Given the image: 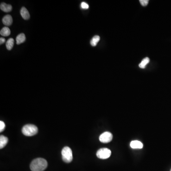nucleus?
I'll use <instances>...</instances> for the list:
<instances>
[{
  "instance_id": "nucleus-1",
  "label": "nucleus",
  "mask_w": 171,
  "mask_h": 171,
  "mask_svg": "<svg viewBox=\"0 0 171 171\" xmlns=\"http://www.w3.org/2000/svg\"><path fill=\"white\" fill-rule=\"evenodd\" d=\"M47 161L42 158H38L33 160L30 165L32 171H43L47 167Z\"/></svg>"
},
{
  "instance_id": "nucleus-2",
  "label": "nucleus",
  "mask_w": 171,
  "mask_h": 171,
  "mask_svg": "<svg viewBox=\"0 0 171 171\" xmlns=\"http://www.w3.org/2000/svg\"><path fill=\"white\" fill-rule=\"evenodd\" d=\"M38 132L37 127L32 124H27L22 128V133L24 135L27 136H32L37 134Z\"/></svg>"
},
{
  "instance_id": "nucleus-3",
  "label": "nucleus",
  "mask_w": 171,
  "mask_h": 171,
  "mask_svg": "<svg viewBox=\"0 0 171 171\" xmlns=\"http://www.w3.org/2000/svg\"><path fill=\"white\" fill-rule=\"evenodd\" d=\"M63 160L65 163H70L73 159L72 150L68 146H65L63 148L62 152Z\"/></svg>"
},
{
  "instance_id": "nucleus-4",
  "label": "nucleus",
  "mask_w": 171,
  "mask_h": 171,
  "mask_svg": "<svg viewBox=\"0 0 171 171\" xmlns=\"http://www.w3.org/2000/svg\"><path fill=\"white\" fill-rule=\"evenodd\" d=\"M111 154V151L108 148H101L97 151V156L99 159H106L109 158Z\"/></svg>"
},
{
  "instance_id": "nucleus-5",
  "label": "nucleus",
  "mask_w": 171,
  "mask_h": 171,
  "mask_svg": "<svg viewBox=\"0 0 171 171\" xmlns=\"http://www.w3.org/2000/svg\"><path fill=\"white\" fill-rule=\"evenodd\" d=\"M113 139V135L110 132H105L99 136V140L103 143L110 142Z\"/></svg>"
},
{
  "instance_id": "nucleus-6",
  "label": "nucleus",
  "mask_w": 171,
  "mask_h": 171,
  "mask_svg": "<svg viewBox=\"0 0 171 171\" xmlns=\"http://www.w3.org/2000/svg\"><path fill=\"white\" fill-rule=\"evenodd\" d=\"M2 22L3 25L7 26L11 25L13 23V18L12 16L10 15H6L2 19Z\"/></svg>"
},
{
  "instance_id": "nucleus-7",
  "label": "nucleus",
  "mask_w": 171,
  "mask_h": 171,
  "mask_svg": "<svg viewBox=\"0 0 171 171\" xmlns=\"http://www.w3.org/2000/svg\"><path fill=\"white\" fill-rule=\"evenodd\" d=\"M130 146L133 149H141L143 147V145L140 141L135 140L131 142Z\"/></svg>"
},
{
  "instance_id": "nucleus-8",
  "label": "nucleus",
  "mask_w": 171,
  "mask_h": 171,
  "mask_svg": "<svg viewBox=\"0 0 171 171\" xmlns=\"http://www.w3.org/2000/svg\"><path fill=\"white\" fill-rule=\"evenodd\" d=\"M20 13L23 19L25 20L29 19L30 17V13H28L27 9L25 7H23L21 10Z\"/></svg>"
},
{
  "instance_id": "nucleus-9",
  "label": "nucleus",
  "mask_w": 171,
  "mask_h": 171,
  "mask_svg": "<svg viewBox=\"0 0 171 171\" xmlns=\"http://www.w3.org/2000/svg\"><path fill=\"white\" fill-rule=\"evenodd\" d=\"M0 8L3 12L8 13V12H11L12 11V6L11 5L6 4L4 2H2L1 4Z\"/></svg>"
},
{
  "instance_id": "nucleus-10",
  "label": "nucleus",
  "mask_w": 171,
  "mask_h": 171,
  "mask_svg": "<svg viewBox=\"0 0 171 171\" xmlns=\"http://www.w3.org/2000/svg\"><path fill=\"white\" fill-rule=\"evenodd\" d=\"M8 139L3 135L0 136V148L2 149L7 144Z\"/></svg>"
},
{
  "instance_id": "nucleus-11",
  "label": "nucleus",
  "mask_w": 171,
  "mask_h": 171,
  "mask_svg": "<svg viewBox=\"0 0 171 171\" xmlns=\"http://www.w3.org/2000/svg\"><path fill=\"white\" fill-rule=\"evenodd\" d=\"M16 40L17 44L19 45L22 44L25 41V35L24 33H21L19 34L16 37Z\"/></svg>"
},
{
  "instance_id": "nucleus-12",
  "label": "nucleus",
  "mask_w": 171,
  "mask_h": 171,
  "mask_svg": "<svg viewBox=\"0 0 171 171\" xmlns=\"http://www.w3.org/2000/svg\"><path fill=\"white\" fill-rule=\"evenodd\" d=\"M0 34L2 36H8L11 34V31L7 27H5L1 30Z\"/></svg>"
},
{
  "instance_id": "nucleus-13",
  "label": "nucleus",
  "mask_w": 171,
  "mask_h": 171,
  "mask_svg": "<svg viewBox=\"0 0 171 171\" xmlns=\"http://www.w3.org/2000/svg\"><path fill=\"white\" fill-rule=\"evenodd\" d=\"M149 62H150V59L149 58L146 57V58L144 59L141 61V63L139 65V68H141V69H145L146 65L148 64Z\"/></svg>"
},
{
  "instance_id": "nucleus-14",
  "label": "nucleus",
  "mask_w": 171,
  "mask_h": 171,
  "mask_svg": "<svg viewBox=\"0 0 171 171\" xmlns=\"http://www.w3.org/2000/svg\"><path fill=\"white\" fill-rule=\"evenodd\" d=\"M100 39H101L100 37L98 35H96V36H94L91 39V41H90L91 45L93 47L96 46L97 43L100 40Z\"/></svg>"
},
{
  "instance_id": "nucleus-15",
  "label": "nucleus",
  "mask_w": 171,
  "mask_h": 171,
  "mask_svg": "<svg viewBox=\"0 0 171 171\" xmlns=\"http://www.w3.org/2000/svg\"><path fill=\"white\" fill-rule=\"evenodd\" d=\"M14 45V40L13 38H10L6 43V47L8 50H11Z\"/></svg>"
},
{
  "instance_id": "nucleus-16",
  "label": "nucleus",
  "mask_w": 171,
  "mask_h": 171,
  "mask_svg": "<svg viewBox=\"0 0 171 171\" xmlns=\"http://www.w3.org/2000/svg\"><path fill=\"white\" fill-rule=\"evenodd\" d=\"M5 127H6L5 124L2 121H0V132H2L5 129Z\"/></svg>"
},
{
  "instance_id": "nucleus-17",
  "label": "nucleus",
  "mask_w": 171,
  "mask_h": 171,
  "mask_svg": "<svg viewBox=\"0 0 171 171\" xmlns=\"http://www.w3.org/2000/svg\"><path fill=\"white\" fill-rule=\"evenodd\" d=\"M139 2L143 6H146L148 4L149 1L148 0H140Z\"/></svg>"
},
{
  "instance_id": "nucleus-18",
  "label": "nucleus",
  "mask_w": 171,
  "mask_h": 171,
  "mask_svg": "<svg viewBox=\"0 0 171 171\" xmlns=\"http://www.w3.org/2000/svg\"><path fill=\"white\" fill-rule=\"evenodd\" d=\"M81 7L83 9H88L89 8V6L86 2H82L81 3Z\"/></svg>"
},
{
  "instance_id": "nucleus-19",
  "label": "nucleus",
  "mask_w": 171,
  "mask_h": 171,
  "mask_svg": "<svg viewBox=\"0 0 171 171\" xmlns=\"http://www.w3.org/2000/svg\"><path fill=\"white\" fill-rule=\"evenodd\" d=\"M5 42H6V39L4 38H2V37L0 38V44H2Z\"/></svg>"
},
{
  "instance_id": "nucleus-20",
  "label": "nucleus",
  "mask_w": 171,
  "mask_h": 171,
  "mask_svg": "<svg viewBox=\"0 0 171 171\" xmlns=\"http://www.w3.org/2000/svg\"></svg>"
}]
</instances>
